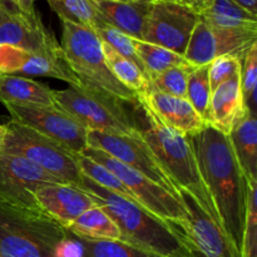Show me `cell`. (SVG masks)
Here are the masks:
<instances>
[{"label": "cell", "mask_w": 257, "mask_h": 257, "mask_svg": "<svg viewBox=\"0 0 257 257\" xmlns=\"http://www.w3.org/2000/svg\"><path fill=\"white\" fill-rule=\"evenodd\" d=\"M138 108L141 112L136 117L138 133L163 172L170 178L177 192L183 191L192 196L200 207L218 223L217 213L200 175L195 152L187 136L161 123L142 103L138 102Z\"/></svg>", "instance_id": "3957f363"}, {"label": "cell", "mask_w": 257, "mask_h": 257, "mask_svg": "<svg viewBox=\"0 0 257 257\" xmlns=\"http://www.w3.org/2000/svg\"><path fill=\"white\" fill-rule=\"evenodd\" d=\"M55 104L72 115L88 131L136 135L138 123L131 114L125 103L83 87H70L54 90Z\"/></svg>", "instance_id": "8992f818"}, {"label": "cell", "mask_w": 257, "mask_h": 257, "mask_svg": "<svg viewBox=\"0 0 257 257\" xmlns=\"http://www.w3.org/2000/svg\"><path fill=\"white\" fill-rule=\"evenodd\" d=\"M53 183L63 182L27 158L0 153L2 202L24 207H38L34 197L35 191Z\"/></svg>", "instance_id": "5bb4252c"}, {"label": "cell", "mask_w": 257, "mask_h": 257, "mask_svg": "<svg viewBox=\"0 0 257 257\" xmlns=\"http://www.w3.org/2000/svg\"><path fill=\"white\" fill-rule=\"evenodd\" d=\"M138 102L145 104L161 123L181 135H195L207 124L186 98L148 90L145 95L138 97Z\"/></svg>", "instance_id": "e0dca14e"}, {"label": "cell", "mask_w": 257, "mask_h": 257, "mask_svg": "<svg viewBox=\"0 0 257 257\" xmlns=\"http://www.w3.org/2000/svg\"><path fill=\"white\" fill-rule=\"evenodd\" d=\"M68 231L39 207L0 201V256L53 257Z\"/></svg>", "instance_id": "5b68a950"}, {"label": "cell", "mask_w": 257, "mask_h": 257, "mask_svg": "<svg viewBox=\"0 0 257 257\" xmlns=\"http://www.w3.org/2000/svg\"><path fill=\"white\" fill-rule=\"evenodd\" d=\"M0 257H2V256H0Z\"/></svg>", "instance_id": "f6af8a7d"}, {"label": "cell", "mask_w": 257, "mask_h": 257, "mask_svg": "<svg viewBox=\"0 0 257 257\" xmlns=\"http://www.w3.org/2000/svg\"><path fill=\"white\" fill-rule=\"evenodd\" d=\"M211 94H212V90H211L210 84V67H208V64L193 67L188 74L187 100L206 123L208 120Z\"/></svg>", "instance_id": "83f0119b"}, {"label": "cell", "mask_w": 257, "mask_h": 257, "mask_svg": "<svg viewBox=\"0 0 257 257\" xmlns=\"http://www.w3.org/2000/svg\"><path fill=\"white\" fill-rule=\"evenodd\" d=\"M210 67L211 90H215L218 85L227 82L233 75L241 73L242 62L233 57H221L208 64Z\"/></svg>", "instance_id": "836d02e7"}, {"label": "cell", "mask_w": 257, "mask_h": 257, "mask_svg": "<svg viewBox=\"0 0 257 257\" xmlns=\"http://www.w3.org/2000/svg\"><path fill=\"white\" fill-rule=\"evenodd\" d=\"M246 110L241 90V73H238L212 92L207 123L228 135Z\"/></svg>", "instance_id": "d6986e66"}, {"label": "cell", "mask_w": 257, "mask_h": 257, "mask_svg": "<svg viewBox=\"0 0 257 257\" xmlns=\"http://www.w3.org/2000/svg\"><path fill=\"white\" fill-rule=\"evenodd\" d=\"M10 8L7 5L5 0H0V23L7 18V15L9 14Z\"/></svg>", "instance_id": "ab89813d"}, {"label": "cell", "mask_w": 257, "mask_h": 257, "mask_svg": "<svg viewBox=\"0 0 257 257\" xmlns=\"http://www.w3.org/2000/svg\"><path fill=\"white\" fill-rule=\"evenodd\" d=\"M135 48L148 80L171 68L187 63L183 55L143 40L135 39Z\"/></svg>", "instance_id": "d4e9b609"}, {"label": "cell", "mask_w": 257, "mask_h": 257, "mask_svg": "<svg viewBox=\"0 0 257 257\" xmlns=\"http://www.w3.org/2000/svg\"><path fill=\"white\" fill-rule=\"evenodd\" d=\"M188 223L177 228L190 257H242L220 223L210 217L187 192H178Z\"/></svg>", "instance_id": "7c38bea8"}, {"label": "cell", "mask_w": 257, "mask_h": 257, "mask_svg": "<svg viewBox=\"0 0 257 257\" xmlns=\"http://www.w3.org/2000/svg\"><path fill=\"white\" fill-rule=\"evenodd\" d=\"M78 238L98 241H120V232L114 221L99 207L89 208L67 227Z\"/></svg>", "instance_id": "7402d4cb"}, {"label": "cell", "mask_w": 257, "mask_h": 257, "mask_svg": "<svg viewBox=\"0 0 257 257\" xmlns=\"http://www.w3.org/2000/svg\"><path fill=\"white\" fill-rule=\"evenodd\" d=\"M77 162L78 166H79L80 172H82V175L84 177L89 178L90 181L99 185L100 187L105 188V190L110 191V192L115 193V195L120 196V197L125 198V200L132 201V202L140 205L137 202V200H136L135 196H133V193L127 188V186H124V183L114 173L107 170L104 166L99 165L98 162H95V161L90 160V158L85 157L83 155L77 156Z\"/></svg>", "instance_id": "4316f807"}, {"label": "cell", "mask_w": 257, "mask_h": 257, "mask_svg": "<svg viewBox=\"0 0 257 257\" xmlns=\"http://www.w3.org/2000/svg\"><path fill=\"white\" fill-rule=\"evenodd\" d=\"M79 188L118 226L120 241L160 257H190L177 228L83 176Z\"/></svg>", "instance_id": "7a4b0ae2"}, {"label": "cell", "mask_w": 257, "mask_h": 257, "mask_svg": "<svg viewBox=\"0 0 257 257\" xmlns=\"http://www.w3.org/2000/svg\"><path fill=\"white\" fill-rule=\"evenodd\" d=\"M5 2H12V0H5Z\"/></svg>", "instance_id": "ee69618b"}, {"label": "cell", "mask_w": 257, "mask_h": 257, "mask_svg": "<svg viewBox=\"0 0 257 257\" xmlns=\"http://www.w3.org/2000/svg\"><path fill=\"white\" fill-rule=\"evenodd\" d=\"M257 83V43L245 55L241 67V90L246 108L255 113Z\"/></svg>", "instance_id": "1f68e13d"}, {"label": "cell", "mask_w": 257, "mask_h": 257, "mask_svg": "<svg viewBox=\"0 0 257 257\" xmlns=\"http://www.w3.org/2000/svg\"><path fill=\"white\" fill-rule=\"evenodd\" d=\"M38 207L67 230L83 212L95 207L92 196L82 188L65 183H53L35 191Z\"/></svg>", "instance_id": "2e32d148"}, {"label": "cell", "mask_w": 257, "mask_h": 257, "mask_svg": "<svg viewBox=\"0 0 257 257\" xmlns=\"http://www.w3.org/2000/svg\"><path fill=\"white\" fill-rule=\"evenodd\" d=\"M102 49L110 72L124 87L132 90L137 97H142L150 90V83H148L147 77L137 65L122 57L107 43L102 42Z\"/></svg>", "instance_id": "cb8c5ba5"}, {"label": "cell", "mask_w": 257, "mask_h": 257, "mask_svg": "<svg viewBox=\"0 0 257 257\" xmlns=\"http://www.w3.org/2000/svg\"><path fill=\"white\" fill-rule=\"evenodd\" d=\"M181 2H182L183 4L187 5V7H190L191 9L195 10V12L200 15L201 13L210 5V3L212 2V0H181Z\"/></svg>", "instance_id": "74e56055"}, {"label": "cell", "mask_w": 257, "mask_h": 257, "mask_svg": "<svg viewBox=\"0 0 257 257\" xmlns=\"http://www.w3.org/2000/svg\"><path fill=\"white\" fill-rule=\"evenodd\" d=\"M0 44L19 48L32 54H43L60 50L52 32L44 27L39 15H28L18 9H10L0 23Z\"/></svg>", "instance_id": "9a60e30c"}, {"label": "cell", "mask_w": 257, "mask_h": 257, "mask_svg": "<svg viewBox=\"0 0 257 257\" xmlns=\"http://www.w3.org/2000/svg\"><path fill=\"white\" fill-rule=\"evenodd\" d=\"M155 2H181V0H155Z\"/></svg>", "instance_id": "b9f144b4"}, {"label": "cell", "mask_w": 257, "mask_h": 257, "mask_svg": "<svg viewBox=\"0 0 257 257\" xmlns=\"http://www.w3.org/2000/svg\"><path fill=\"white\" fill-rule=\"evenodd\" d=\"M257 183H248L247 216L243 231L242 257H257Z\"/></svg>", "instance_id": "d6a6232c"}, {"label": "cell", "mask_w": 257, "mask_h": 257, "mask_svg": "<svg viewBox=\"0 0 257 257\" xmlns=\"http://www.w3.org/2000/svg\"><path fill=\"white\" fill-rule=\"evenodd\" d=\"M7 133L0 146L2 155L20 156L35 163L63 183L79 187L83 175L77 162V156H73L64 148L29 127L10 120L5 124Z\"/></svg>", "instance_id": "52a82bcc"}, {"label": "cell", "mask_w": 257, "mask_h": 257, "mask_svg": "<svg viewBox=\"0 0 257 257\" xmlns=\"http://www.w3.org/2000/svg\"><path fill=\"white\" fill-rule=\"evenodd\" d=\"M232 150L248 183H257V119L250 109L228 133Z\"/></svg>", "instance_id": "ffe728a7"}, {"label": "cell", "mask_w": 257, "mask_h": 257, "mask_svg": "<svg viewBox=\"0 0 257 257\" xmlns=\"http://www.w3.org/2000/svg\"><path fill=\"white\" fill-rule=\"evenodd\" d=\"M113 2H132V0H113Z\"/></svg>", "instance_id": "7bdbcfd3"}, {"label": "cell", "mask_w": 257, "mask_h": 257, "mask_svg": "<svg viewBox=\"0 0 257 257\" xmlns=\"http://www.w3.org/2000/svg\"><path fill=\"white\" fill-rule=\"evenodd\" d=\"M153 2L155 0H93L105 24L137 40H142Z\"/></svg>", "instance_id": "ac0fdd59"}, {"label": "cell", "mask_w": 257, "mask_h": 257, "mask_svg": "<svg viewBox=\"0 0 257 257\" xmlns=\"http://www.w3.org/2000/svg\"><path fill=\"white\" fill-rule=\"evenodd\" d=\"M192 68L193 65L187 62L156 75L155 78L148 80L150 90H158L166 94L187 99V80Z\"/></svg>", "instance_id": "f546056e"}, {"label": "cell", "mask_w": 257, "mask_h": 257, "mask_svg": "<svg viewBox=\"0 0 257 257\" xmlns=\"http://www.w3.org/2000/svg\"><path fill=\"white\" fill-rule=\"evenodd\" d=\"M0 102L3 104H32L55 107L54 90L22 75H0Z\"/></svg>", "instance_id": "44dd1931"}, {"label": "cell", "mask_w": 257, "mask_h": 257, "mask_svg": "<svg viewBox=\"0 0 257 257\" xmlns=\"http://www.w3.org/2000/svg\"><path fill=\"white\" fill-rule=\"evenodd\" d=\"M5 133H7V128H5V124L4 125H0V146H2L3 141H4Z\"/></svg>", "instance_id": "60d3db41"}, {"label": "cell", "mask_w": 257, "mask_h": 257, "mask_svg": "<svg viewBox=\"0 0 257 257\" xmlns=\"http://www.w3.org/2000/svg\"><path fill=\"white\" fill-rule=\"evenodd\" d=\"M12 120L29 127L64 148L73 156L88 147V130L59 107L32 104H4Z\"/></svg>", "instance_id": "9c48e42d"}, {"label": "cell", "mask_w": 257, "mask_h": 257, "mask_svg": "<svg viewBox=\"0 0 257 257\" xmlns=\"http://www.w3.org/2000/svg\"><path fill=\"white\" fill-rule=\"evenodd\" d=\"M88 146L103 151L127 167L142 173L161 187L178 196L176 187L167 175L163 172L140 133L113 135V133L88 131Z\"/></svg>", "instance_id": "4fadbf2b"}, {"label": "cell", "mask_w": 257, "mask_h": 257, "mask_svg": "<svg viewBox=\"0 0 257 257\" xmlns=\"http://www.w3.org/2000/svg\"><path fill=\"white\" fill-rule=\"evenodd\" d=\"M255 43L257 29H225L200 18L183 57L193 67L207 65L221 57H233L242 62Z\"/></svg>", "instance_id": "30bf717a"}, {"label": "cell", "mask_w": 257, "mask_h": 257, "mask_svg": "<svg viewBox=\"0 0 257 257\" xmlns=\"http://www.w3.org/2000/svg\"><path fill=\"white\" fill-rule=\"evenodd\" d=\"M78 240L82 242L84 250L83 257H160L123 241H98L87 238Z\"/></svg>", "instance_id": "f1b7e54d"}, {"label": "cell", "mask_w": 257, "mask_h": 257, "mask_svg": "<svg viewBox=\"0 0 257 257\" xmlns=\"http://www.w3.org/2000/svg\"><path fill=\"white\" fill-rule=\"evenodd\" d=\"M82 155L104 166L107 170L114 173L133 193L140 206H142L156 217L171 223L177 228H183L188 223L187 211L180 196L173 195L172 192L161 187L142 173L127 167L98 148L88 146Z\"/></svg>", "instance_id": "ba28073f"}, {"label": "cell", "mask_w": 257, "mask_h": 257, "mask_svg": "<svg viewBox=\"0 0 257 257\" xmlns=\"http://www.w3.org/2000/svg\"><path fill=\"white\" fill-rule=\"evenodd\" d=\"M94 33L98 35V38H99L102 42L107 43V44L109 45V47H112L115 52L119 53V54L122 55V57H124L125 59L131 60L133 64L137 65V67L145 73L142 63H141L140 58H138L137 53H136L135 39H133V38L128 37L127 34L119 32L118 29L105 24V23L95 28Z\"/></svg>", "instance_id": "4dcf8cb0"}, {"label": "cell", "mask_w": 257, "mask_h": 257, "mask_svg": "<svg viewBox=\"0 0 257 257\" xmlns=\"http://www.w3.org/2000/svg\"><path fill=\"white\" fill-rule=\"evenodd\" d=\"M200 18L213 27L225 29H257V15L248 13L233 0H212Z\"/></svg>", "instance_id": "603a6c76"}, {"label": "cell", "mask_w": 257, "mask_h": 257, "mask_svg": "<svg viewBox=\"0 0 257 257\" xmlns=\"http://www.w3.org/2000/svg\"><path fill=\"white\" fill-rule=\"evenodd\" d=\"M62 48L68 67L83 88L108 95L125 104L138 97L113 75L105 62L102 42L94 30L62 20Z\"/></svg>", "instance_id": "277c9868"}, {"label": "cell", "mask_w": 257, "mask_h": 257, "mask_svg": "<svg viewBox=\"0 0 257 257\" xmlns=\"http://www.w3.org/2000/svg\"><path fill=\"white\" fill-rule=\"evenodd\" d=\"M84 256V250L83 245L75 236L70 235L63 238L54 248L53 257H83Z\"/></svg>", "instance_id": "d590c367"}, {"label": "cell", "mask_w": 257, "mask_h": 257, "mask_svg": "<svg viewBox=\"0 0 257 257\" xmlns=\"http://www.w3.org/2000/svg\"><path fill=\"white\" fill-rule=\"evenodd\" d=\"M32 53L8 44H0V75H18Z\"/></svg>", "instance_id": "e575fe53"}, {"label": "cell", "mask_w": 257, "mask_h": 257, "mask_svg": "<svg viewBox=\"0 0 257 257\" xmlns=\"http://www.w3.org/2000/svg\"><path fill=\"white\" fill-rule=\"evenodd\" d=\"M187 137L217 213L218 223L242 255L248 182L238 165L228 136L207 123L200 132Z\"/></svg>", "instance_id": "6da1fadb"}, {"label": "cell", "mask_w": 257, "mask_h": 257, "mask_svg": "<svg viewBox=\"0 0 257 257\" xmlns=\"http://www.w3.org/2000/svg\"><path fill=\"white\" fill-rule=\"evenodd\" d=\"M10 3H13V5H14L19 12L24 13V14H28V15L37 14V12H35L34 9L35 0H12Z\"/></svg>", "instance_id": "8d00e7d4"}, {"label": "cell", "mask_w": 257, "mask_h": 257, "mask_svg": "<svg viewBox=\"0 0 257 257\" xmlns=\"http://www.w3.org/2000/svg\"><path fill=\"white\" fill-rule=\"evenodd\" d=\"M233 2L251 14L257 15V0H233Z\"/></svg>", "instance_id": "f35d334b"}, {"label": "cell", "mask_w": 257, "mask_h": 257, "mask_svg": "<svg viewBox=\"0 0 257 257\" xmlns=\"http://www.w3.org/2000/svg\"><path fill=\"white\" fill-rule=\"evenodd\" d=\"M60 20L74 23L94 30L104 24L93 0H47Z\"/></svg>", "instance_id": "484cf974"}, {"label": "cell", "mask_w": 257, "mask_h": 257, "mask_svg": "<svg viewBox=\"0 0 257 257\" xmlns=\"http://www.w3.org/2000/svg\"><path fill=\"white\" fill-rule=\"evenodd\" d=\"M200 15L181 2H153L143 42L185 55Z\"/></svg>", "instance_id": "8fae6325"}]
</instances>
